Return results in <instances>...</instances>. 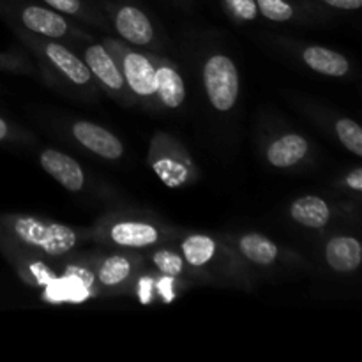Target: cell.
Here are the masks:
<instances>
[{
    "mask_svg": "<svg viewBox=\"0 0 362 362\" xmlns=\"http://www.w3.org/2000/svg\"><path fill=\"white\" fill-rule=\"evenodd\" d=\"M2 225L18 243L49 257L69 253L78 243V233L62 223L42 221L32 216H14L4 219Z\"/></svg>",
    "mask_w": 362,
    "mask_h": 362,
    "instance_id": "1",
    "label": "cell"
},
{
    "mask_svg": "<svg viewBox=\"0 0 362 362\" xmlns=\"http://www.w3.org/2000/svg\"><path fill=\"white\" fill-rule=\"evenodd\" d=\"M204 85L211 105L218 112H228L239 99V71L230 57L216 53L204 64Z\"/></svg>",
    "mask_w": 362,
    "mask_h": 362,
    "instance_id": "2",
    "label": "cell"
},
{
    "mask_svg": "<svg viewBox=\"0 0 362 362\" xmlns=\"http://www.w3.org/2000/svg\"><path fill=\"white\" fill-rule=\"evenodd\" d=\"M122 71L126 85L140 98L156 95V66L151 59L136 52L122 49Z\"/></svg>",
    "mask_w": 362,
    "mask_h": 362,
    "instance_id": "3",
    "label": "cell"
},
{
    "mask_svg": "<svg viewBox=\"0 0 362 362\" xmlns=\"http://www.w3.org/2000/svg\"><path fill=\"white\" fill-rule=\"evenodd\" d=\"M73 134L85 148L94 152L99 158L108 159V161H115V159L122 158V141L105 127L95 126V124L87 122V120H80L73 126Z\"/></svg>",
    "mask_w": 362,
    "mask_h": 362,
    "instance_id": "4",
    "label": "cell"
},
{
    "mask_svg": "<svg viewBox=\"0 0 362 362\" xmlns=\"http://www.w3.org/2000/svg\"><path fill=\"white\" fill-rule=\"evenodd\" d=\"M41 166L49 177L57 180L62 187H66L71 193H78L83 189L85 184V173L78 161H74L71 156L64 154V152L57 151V148H46L42 151Z\"/></svg>",
    "mask_w": 362,
    "mask_h": 362,
    "instance_id": "5",
    "label": "cell"
},
{
    "mask_svg": "<svg viewBox=\"0 0 362 362\" xmlns=\"http://www.w3.org/2000/svg\"><path fill=\"white\" fill-rule=\"evenodd\" d=\"M85 64H87L90 74H94L108 90L124 92L126 80H124L122 71L105 46L95 45V42L87 46L85 48Z\"/></svg>",
    "mask_w": 362,
    "mask_h": 362,
    "instance_id": "6",
    "label": "cell"
},
{
    "mask_svg": "<svg viewBox=\"0 0 362 362\" xmlns=\"http://www.w3.org/2000/svg\"><path fill=\"white\" fill-rule=\"evenodd\" d=\"M115 28L119 35L136 46H145L154 39V27L141 9L134 6H122L117 9Z\"/></svg>",
    "mask_w": 362,
    "mask_h": 362,
    "instance_id": "7",
    "label": "cell"
},
{
    "mask_svg": "<svg viewBox=\"0 0 362 362\" xmlns=\"http://www.w3.org/2000/svg\"><path fill=\"white\" fill-rule=\"evenodd\" d=\"M20 21L25 28L46 37H64L69 32V23L57 11L41 6H25L20 9Z\"/></svg>",
    "mask_w": 362,
    "mask_h": 362,
    "instance_id": "8",
    "label": "cell"
},
{
    "mask_svg": "<svg viewBox=\"0 0 362 362\" xmlns=\"http://www.w3.org/2000/svg\"><path fill=\"white\" fill-rule=\"evenodd\" d=\"M42 53L48 59V62L62 74L64 78L74 85H87L90 83V71L83 60L78 59L74 53H71L66 46L59 42H46Z\"/></svg>",
    "mask_w": 362,
    "mask_h": 362,
    "instance_id": "9",
    "label": "cell"
},
{
    "mask_svg": "<svg viewBox=\"0 0 362 362\" xmlns=\"http://www.w3.org/2000/svg\"><path fill=\"white\" fill-rule=\"evenodd\" d=\"M325 260L332 271L341 274L357 271L362 262L361 243L349 235L334 237L325 247Z\"/></svg>",
    "mask_w": 362,
    "mask_h": 362,
    "instance_id": "10",
    "label": "cell"
},
{
    "mask_svg": "<svg viewBox=\"0 0 362 362\" xmlns=\"http://www.w3.org/2000/svg\"><path fill=\"white\" fill-rule=\"evenodd\" d=\"M159 237L161 235H159L158 228L151 225V223L120 221L110 228L112 243L122 247H133V250L154 246L159 240Z\"/></svg>",
    "mask_w": 362,
    "mask_h": 362,
    "instance_id": "11",
    "label": "cell"
},
{
    "mask_svg": "<svg viewBox=\"0 0 362 362\" xmlns=\"http://www.w3.org/2000/svg\"><path fill=\"white\" fill-rule=\"evenodd\" d=\"M310 145L300 134L288 133L272 141L267 148V161L276 168H290L306 158Z\"/></svg>",
    "mask_w": 362,
    "mask_h": 362,
    "instance_id": "12",
    "label": "cell"
},
{
    "mask_svg": "<svg viewBox=\"0 0 362 362\" xmlns=\"http://www.w3.org/2000/svg\"><path fill=\"white\" fill-rule=\"evenodd\" d=\"M303 60L310 69L324 74V76H345L350 69L346 57L334 49L325 48V46H308L303 52Z\"/></svg>",
    "mask_w": 362,
    "mask_h": 362,
    "instance_id": "13",
    "label": "cell"
},
{
    "mask_svg": "<svg viewBox=\"0 0 362 362\" xmlns=\"http://www.w3.org/2000/svg\"><path fill=\"white\" fill-rule=\"evenodd\" d=\"M156 98L166 108H180L186 99L182 76L168 64H161L156 67Z\"/></svg>",
    "mask_w": 362,
    "mask_h": 362,
    "instance_id": "14",
    "label": "cell"
},
{
    "mask_svg": "<svg viewBox=\"0 0 362 362\" xmlns=\"http://www.w3.org/2000/svg\"><path fill=\"white\" fill-rule=\"evenodd\" d=\"M290 216L306 228H324L331 219V207L320 197H303L290 207Z\"/></svg>",
    "mask_w": 362,
    "mask_h": 362,
    "instance_id": "15",
    "label": "cell"
},
{
    "mask_svg": "<svg viewBox=\"0 0 362 362\" xmlns=\"http://www.w3.org/2000/svg\"><path fill=\"white\" fill-rule=\"evenodd\" d=\"M239 251L257 265H272L279 255L278 246L262 233H246L240 237Z\"/></svg>",
    "mask_w": 362,
    "mask_h": 362,
    "instance_id": "16",
    "label": "cell"
},
{
    "mask_svg": "<svg viewBox=\"0 0 362 362\" xmlns=\"http://www.w3.org/2000/svg\"><path fill=\"white\" fill-rule=\"evenodd\" d=\"M216 251H218V244L214 239L209 235H202V233H194V235L186 237L180 244V253H182L184 262L191 267H204L209 262L214 258Z\"/></svg>",
    "mask_w": 362,
    "mask_h": 362,
    "instance_id": "17",
    "label": "cell"
},
{
    "mask_svg": "<svg viewBox=\"0 0 362 362\" xmlns=\"http://www.w3.org/2000/svg\"><path fill=\"white\" fill-rule=\"evenodd\" d=\"M131 271H133V265H131L129 258L113 255L103 262L98 279L103 286H119L120 283L129 278Z\"/></svg>",
    "mask_w": 362,
    "mask_h": 362,
    "instance_id": "18",
    "label": "cell"
},
{
    "mask_svg": "<svg viewBox=\"0 0 362 362\" xmlns=\"http://www.w3.org/2000/svg\"><path fill=\"white\" fill-rule=\"evenodd\" d=\"M154 172L161 177L163 182L170 187L182 186L187 179V168L180 161L172 158H161L154 161Z\"/></svg>",
    "mask_w": 362,
    "mask_h": 362,
    "instance_id": "19",
    "label": "cell"
},
{
    "mask_svg": "<svg viewBox=\"0 0 362 362\" xmlns=\"http://www.w3.org/2000/svg\"><path fill=\"white\" fill-rule=\"evenodd\" d=\"M336 134L343 147L349 148L352 154L362 156V129L359 124L352 119H339L334 126Z\"/></svg>",
    "mask_w": 362,
    "mask_h": 362,
    "instance_id": "20",
    "label": "cell"
},
{
    "mask_svg": "<svg viewBox=\"0 0 362 362\" xmlns=\"http://www.w3.org/2000/svg\"><path fill=\"white\" fill-rule=\"evenodd\" d=\"M152 264L156 265V269H158L163 276L177 278V276H180L184 272V264H186V262H184L182 255L163 247V250L156 251V253L152 255Z\"/></svg>",
    "mask_w": 362,
    "mask_h": 362,
    "instance_id": "21",
    "label": "cell"
},
{
    "mask_svg": "<svg viewBox=\"0 0 362 362\" xmlns=\"http://www.w3.org/2000/svg\"><path fill=\"white\" fill-rule=\"evenodd\" d=\"M257 7L258 13L271 21H288L296 14L293 6L286 0H257Z\"/></svg>",
    "mask_w": 362,
    "mask_h": 362,
    "instance_id": "22",
    "label": "cell"
},
{
    "mask_svg": "<svg viewBox=\"0 0 362 362\" xmlns=\"http://www.w3.org/2000/svg\"><path fill=\"white\" fill-rule=\"evenodd\" d=\"M230 13L240 21H253L258 16L257 0H225Z\"/></svg>",
    "mask_w": 362,
    "mask_h": 362,
    "instance_id": "23",
    "label": "cell"
},
{
    "mask_svg": "<svg viewBox=\"0 0 362 362\" xmlns=\"http://www.w3.org/2000/svg\"><path fill=\"white\" fill-rule=\"evenodd\" d=\"M49 9L57 11V13L71 14V16H78L85 11L83 0H42Z\"/></svg>",
    "mask_w": 362,
    "mask_h": 362,
    "instance_id": "24",
    "label": "cell"
},
{
    "mask_svg": "<svg viewBox=\"0 0 362 362\" xmlns=\"http://www.w3.org/2000/svg\"><path fill=\"white\" fill-rule=\"evenodd\" d=\"M325 4H329L331 7L343 11H356L362 6V0H324Z\"/></svg>",
    "mask_w": 362,
    "mask_h": 362,
    "instance_id": "25",
    "label": "cell"
},
{
    "mask_svg": "<svg viewBox=\"0 0 362 362\" xmlns=\"http://www.w3.org/2000/svg\"><path fill=\"white\" fill-rule=\"evenodd\" d=\"M346 186L354 191H362V170L356 168L346 175Z\"/></svg>",
    "mask_w": 362,
    "mask_h": 362,
    "instance_id": "26",
    "label": "cell"
},
{
    "mask_svg": "<svg viewBox=\"0 0 362 362\" xmlns=\"http://www.w3.org/2000/svg\"><path fill=\"white\" fill-rule=\"evenodd\" d=\"M9 133H11L9 124H7L6 120H4L2 117H0V141H4V140H6V138H9Z\"/></svg>",
    "mask_w": 362,
    "mask_h": 362,
    "instance_id": "27",
    "label": "cell"
},
{
    "mask_svg": "<svg viewBox=\"0 0 362 362\" xmlns=\"http://www.w3.org/2000/svg\"><path fill=\"white\" fill-rule=\"evenodd\" d=\"M7 66H9V64H7L6 57H4V55H0V69H6Z\"/></svg>",
    "mask_w": 362,
    "mask_h": 362,
    "instance_id": "28",
    "label": "cell"
}]
</instances>
